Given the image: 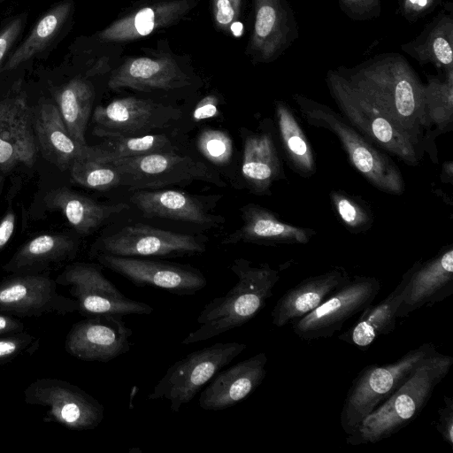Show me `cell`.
<instances>
[{
	"label": "cell",
	"mask_w": 453,
	"mask_h": 453,
	"mask_svg": "<svg viewBox=\"0 0 453 453\" xmlns=\"http://www.w3.org/2000/svg\"><path fill=\"white\" fill-rule=\"evenodd\" d=\"M230 270L237 277L234 286L223 296L209 302L196 319L198 327L181 344H192L216 337L252 319L265 306L280 280L279 271L267 263L253 265L236 258Z\"/></svg>",
	"instance_id": "cell-1"
},
{
	"label": "cell",
	"mask_w": 453,
	"mask_h": 453,
	"mask_svg": "<svg viewBox=\"0 0 453 453\" xmlns=\"http://www.w3.org/2000/svg\"><path fill=\"white\" fill-rule=\"evenodd\" d=\"M452 365L451 356L438 351L426 358L393 395L348 434L346 442L351 446L376 443L407 426L426 407Z\"/></svg>",
	"instance_id": "cell-2"
},
{
	"label": "cell",
	"mask_w": 453,
	"mask_h": 453,
	"mask_svg": "<svg viewBox=\"0 0 453 453\" xmlns=\"http://www.w3.org/2000/svg\"><path fill=\"white\" fill-rule=\"evenodd\" d=\"M296 102L309 125L327 129L336 135L353 166L373 187L393 195L404 191L401 172L388 153L371 143L341 114L301 96H296Z\"/></svg>",
	"instance_id": "cell-3"
},
{
	"label": "cell",
	"mask_w": 453,
	"mask_h": 453,
	"mask_svg": "<svg viewBox=\"0 0 453 453\" xmlns=\"http://www.w3.org/2000/svg\"><path fill=\"white\" fill-rule=\"evenodd\" d=\"M387 119L427 151L425 132L429 128L424 88L408 73L370 72L348 81Z\"/></svg>",
	"instance_id": "cell-4"
},
{
	"label": "cell",
	"mask_w": 453,
	"mask_h": 453,
	"mask_svg": "<svg viewBox=\"0 0 453 453\" xmlns=\"http://www.w3.org/2000/svg\"><path fill=\"white\" fill-rule=\"evenodd\" d=\"M141 51L121 57L107 81L111 90L173 92L199 83L189 57L175 53L167 39L157 41L156 48L145 47Z\"/></svg>",
	"instance_id": "cell-5"
},
{
	"label": "cell",
	"mask_w": 453,
	"mask_h": 453,
	"mask_svg": "<svg viewBox=\"0 0 453 453\" xmlns=\"http://www.w3.org/2000/svg\"><path fill=\"white\" fill-rule=\"evenodd\" d=\"M436 351L434 343L426 342L392 363L365 366L352 380L343 401L340 424L344 433L354 432L377 406L405 382L421 362Z\"/></svg>",
	"instance_id": "cell-6"
},
{
	"label": "cell",
	"mask_w": 453,
	"mask_h": 453,
	"mask_svg": "<svg viewBox=\"0 0 453 453\" xmlns=\"http://www.w3.org/2000/svg\"><path fill=\"white\" fill-rule=\"evenodd\" d=\"M331 91L342 116L377 148L408 165H418L425 149L387 119L347 81L331 79Z\"/></svg>",
	"instance_id": "cell-7"
},
{
	"label": "cell",
	"mask_w": 453,
	"mask_h": 453,
	"mask_svg": "<svg viewBox=\"0 0 453 453\" xmlns=\"http://www.w3.org/2000/svg\"><path fill=\"white\" fill-rule=\"evenodd\" d=\"M246 348V344L235 342H217L189 353L167 369L147 398L166 399L170 402V410L178 412Z\"/></svg>",
	"instance_id": "cell-8"
},
{
	"label": "cell",
	"mask_w": 453,
	"mask_h": 453,
	"mask_svg": "<svg viewBox=\"0 0 453 453\" xmlns=\"http://www.w3.org/2000/svg\"><path fill=\"white\" fill-rule=\"evenodd\" d=\"M120 173V186L132 189L162 188L172 184L201 180L219 187L226 184L220 175L205 163L175 152L111 158Z\"/></svg>",
	"instance_id": "cell-9"
},
{
	"label": "cell",
	"mask_w": 453,
	"mask_h": 453,
	"mask_svg": "<svg viewBox=\"0 0 453 453\" xmlns=\"http://www.w3.org/2000/svg\"><path fill=\"white\" fill-rule=\"evenodd\" d=\"M56 282L70 287L78 303V312L85 317L99 315H146L153 311L149 304L124 296L103 273V265L76 262L68 265Z\"/></svg>",
	"instance_id": "cell-10"
},
{
	"label": "cell",
	"mask_w": 453,
	"mask_h": 453,
	"mask_svg": "<svg viewBox=\"0 0 453 453\" xmlns=\"http://www.w3.org/2000/svg\"><path fill=\"white\" fill-rule=\"evenodd\" d=\"M24 397L27 404L46 408L45 421L71 430H93L104 418V407L98 400L65 380L37 379L27 387Z\"/></svg>",
	"instance_id": "cell-11"
},
{
	"label": "cell",
	"mask_w": 453,
	"mask_h": 453,
	"mask_svg": "<svg viewBox=\"0 0 453 453\" xmlns=\"http://www.w3.org/2000/svg\"><path fill=\"white\" fill-rule=\"evenodd\" d=\"M380 288L375 277L350 278L319 306L290 323L295 334L303 341L333 336L347 320L372 304Z\"/></svg>",
	"instance_id": "cell-12"
},
{
	"label": "cell",
	"mask_w": 453,
	"mask_h": 453,
	"mask_svg": "<svg viewBox=\"0 0 453 453\" xmlns=\"http://www.w3.org/2000/svg\"><path fill=\"white\" fill-rule=\"evenodd\" d=\"M206 241L205 236L134 224L102 238L95 243L92 253L133 257L188 256L203 253Z\"/></svg>",
	"instance_id": "cell-13"
},
{
	"label": "cell",
	"mask_w": 453,
	"mask_h": 453,
	"mask_svg": "<svg viewBox=\"0 0 453 453\" xmlns=\"http://www.w3.org/2000/svg\"><path fill=\"white\" fill-rule=\"evenodd\" d=\"M180 110L137 96L117 98L93 112L94 134L105 139L149 134L171 126Z\"/></svg>",
	"instance_id": "cell-14"
},
{
	"label": "cell",
	"mask_w": 453,
	"mask_h": 453,
	"mask_svg": "<svg viewBox=\"0 0 453 453\" xmlns=\"http://www.w3.org/2000/svg\"><path fill=\"white\" fill-rule=\"evenodd\" d=\"M200 0H142L127 9L93 38L99 42L125 47L184 19Z\"/></svg>",
	"instance_id": "cell-15"
},
{
	"label": "cell",
	"mask_w": 453,
	"mask_h": 453,
	"mask_svg": "<svg viewBox=\"0 0 453 453\" xmlns=\"http://www.w3.org/2000/svg\"><path fill=\"white\" fill-rule=\"evenodd\" d=\"M95 257L104 267L136 287H154L178 296H192L207 285L203 273L190 265L110 254Z\"/></svg>",
	"instance_id": "cell-16"
},
{
	"label": "cell",
	"mask_w": 453,
	"mask_h": 453,
	"mask_svg": "<svg viewBox=\"0 0 453 453\" xmlns=\"http://www.w3.org/2000/svg\"><path fill=\"white\" fill-rule=\"evenodd\" d=\"M57 286L56 280L44 273L13 274L0 282V312L40 317L77 311L76 300L59 294Z\"/></svg>",
	"instance_id": "cell-17"
},
{
	"label": "cell",
	"mask_w": 453,
	"mask_h": 453,
	"mask_svg": "<svg viewBox=\"0 0 453 453\" xmlns=\"http://www.w3.org/2000/svg\"><path fill=\"white\" fill-rule=\"evenodd\" d=\"M122 316L87 317L73 325L65 341V351L83 361L106 363L131 349L132 330Z\"/></svg>",
	"instance_id": "cell-18"
},
{
	"label": "cell",
	"mask_w": 453,
	"mask_h": 453,
	"mask_svg": "<svg viewBox=\"0 0 453 453\" xmlns=\"http://www.w3.org/2000/svg\"><path fill=\"white\" fill-rule=\"evenodd\" d=\"M38 144L34 116L22 96L0 101V170L9 172L36 160Z\"/></svg>",
	"instance_id": "cell-19"
},
{
	"label": "cell",
	"mask_w": 453,
	"mask_h": 453,
	"mask_svg": "<svg viewBox=\"0 0 453 453\" xmlns=\"http://www.w3.org/2000/svg\"><path fill=\"white\" fill-rule=\"evenodd\" d=\"M405 287L396 318L441 303L453 294V247H443L434 257L417 261Z\"/></svg>",
	"instance_id": "cell-20"
},
{
	"label": "cell",
	"mask_w": 453,
	"mask_h": 453,
	"mask_svg": "<svg viewBox=\"0 0 453 453\" xmlns=\"http://www.w3.org/2000/svg\"><path fill=\"white\" fill-rule=\"evenodd\" d=\"M265 353H257L218 372L201 392L199 406L204 411H222L246 399L266 376Z\"/></svg>",
	"instance_id": "cell-21"
},
{
	"label": "cell",
	"mask_w": 453,
	"mask_h": 453,
	"mask_svg": "<svg viewBox=\"0 0 453 453\" xmlns=\"http://www.w3.org/2000/svg\"><path fill=\"white\" fill-rule=\"evenodd\" d=\"M38 148L43 156L61 170L69 169L74 161H104L106 156L99 145H81L68 133L56 105L40 104L34 115Z\"/></svg>",
	"instance_id": "cell-22"
},
{
	"label": "cell",
	"mask_w": 453,
	"mask_h": 453,
	"mask_svg": "<svg viewBox=\"0 0 453 453\" xmlns=\"http://www.w3.org/2000/svg\"><path fill=\"white\" fill-rule=\"evenodd\" d=\"M349 279L344 268L334 267L303 280L276 302L271 312L273 324L282 327L301 319L319 306Z\"/></svg>",
	"instance_id": "cell-23"
},
{
	"label": "cell",
	"mask_w": 453,
	"mask_h": 453,
	"mask_svg": "<svg viewBox=\"0 0 453 453\" xmlns=\"http://www.w3.org/2000/svg\"><path fill=\"white\" fill-rule=\"evenodd\" d=\"M130 200L146 217L170 219L210 226H217L224 221L222 217L209 211L203 197L180 190L140 189L133 194Z\"/></svg>",
	"instance_id": "cell-24"
},
{
	"label": "cell",
	"mask_w": 453,
	"mask_h": 453,
	"mask_svg": "<svg viewBox=\"0 0 453 453\" xmlns=\"http://www.w3.org/2000/svg\"><path fill=\"white\" fill-rule=\"evenodd\" d=\"M242 225L228 234L223 244L239 242L260 245L305 244L315 232L292 226L278 219L269 210L249 203L241 209Z\"/></svg>",
	"instance_id": "cell-25"
},
{
	"label": "cell",
	"mask_w": 453,
	"mask_h": 453,
	"mask_svg": "<svg viewBox=\"0 0 453 453\" xmlns=\"http://www.w3.org/2000/svg\"><path fill=\"white\" fill-rule=\"evenodd\" d=\"M413 269L414 265L403 273L397 286L381 302L365 309L355 324L340 334L339 339L360 350H366L379 336L392 333L396 326V311Z\"/></svg>",
	"instance_id": "cell-26"
},
{
	"label": "cell",
	"mask_w": 453,
	"mask_h": 453,
	"mask_svg": "<svg viewBox=\"0 0 453 453\" xmlns=\"http://www.w3.org/2000/svg\"><path fill=\"white\" fill-rule=\"evenodd\" d=\"M77 251L78 242L67 234H41L22 245L3 269L13 274L42 273L52 265L73 258Z\"/></svg>",
	"instance_id": "cell-27"
},
{
	"label": "cell",
	"mask_w": 453,
	"mask_h": 453,
	"mask_svg": "<svg viewBox=\"0 0 453 453\" xmlns=\"http://www.w3.org/2000/svg\"><path fill=\"white\" fill-rule=\"evenodd\" d=\"M43 202L49 210L60 211L81 234H88L112 216L129 208L127 203L104 204L65 188L49 191Z\"/></svg>",
	"instance_id": "cell-28"
},
{
	"label": "cell",
	"mask_w": 453,
	"mask_h": 453,
	"mask_svg": "<svg viewBox=\"0 0 453 453\" xmlns=\"http://www.w3.org/2000/svg\"><path fill=\"white\" fill-rule=\"evenodd\" d=\"M242 174L251 192L269 193L284 172L273 136L270 132L252 133L243 142Z\"/></svg>",
	"instance_id": "cell-29"
},
{
	"label": "cell",
	"mask_w": 453,
	"mask_h": 453,
	"mask_svg": "<svg viewBox=\"0 0 453 453\" xmlns=\"http://www.w3.org/2000/svg\"><path fill=\"white\" fill-rule=\"evenodd\" d=\"M73 9V2L67 0L47 12L38 20L26 40L16 49L2 70L14 69L49 47L71 17Z\"/></svg>",
	"instance_id": "cell-30"
},
{
	"label": "cell",
	"mask_w": 453,
	"mask_h": 453,
	"mask_svg": "<svg viewBox=\"0 0 453 453\" xmlns=\"http://www.w3.org/2000/svg\"><path fill=\"white\" fill-rule=\"evenodd\" d=\"M275 117L281 146L287 160L298 174L308 177L315 173L313 150L292 111L282 103H277Z\"/></svg>",
	"instance_id": "cell-31"
},
{
	"label": "cell",
	"mask_w": 453,
	"mask_h": 453,
	"mask_svg": "<svg viewBox=\"0 0 453 453\" xmlns=\"http://www.w3.org/2000/svg\"><path fill=\"white\" fill-rule=\"evenodd\" d=\"M106 159L131 157L161 152H174L175 145L163 134L109 138L99 144ZM104 160V161H105Z\"/></svg>",
	"instance_id": "cell-32"
},
{
	"label": "cell",
	"mask_w": 453,
	"mask_h": 453,
	"mask_svg": "<svg viewBox=\"0 0 453 453\" xmlns=\"http://www.w3.org/2000/svg\"><path fill=\"white\" fill-rule=\"evenodd\" d=\"M255 2L254 28L247 52L261 60L269 58L273 48L272 35L276 30L278 12L273 0H255Z\"/></svg>",
	"instance_id": "cell-33"
},
{
	"label": "cell",
	"mask_w": 453,
	"mask_h": 453,
	"mask_svg": "<svg viewBox=\"0 0 453 453\" xmlns=\"http://www.w3.org/2000/svg\"><path fill=\"white\" fill-rule=\"evenodd\" d=\"M69 171L73 180L87 188L107 190L120 186V173L109 162L78 160L71 165Z\"/></svg>",
	"instance_id": "cell-34"
},
{
	"label": "cell",
	"mask_w": 453,
	"mask_h": 453,
	"mask_svg": "<svg viewBox=\"0 0 453 453\" xmlns=\"http://www.w3.org/2000/svg\"><path fill=\"white\" fill-rule=\"evenodd\" d=\"M330 198L338 217L349 231L363 232L372 226L373 217L370 209L357 197L342 190H334Z\"/></svg>",
	"instance_id": "cell-35"
},
{
	"label": "cell",
	"mask_w": 453,
	"mask_h": 453,
	"mask_svg": "<svg viewBox=\"0 0 453 453\" xmlns=\"http://www.w3.org/2000/svg\"><path fill=\"white\" fill-rule=\"evenodd\" d=\"M426 113L429 127L448 132L452 128L453 101L451 85L436 88H424Z\"/></svg>",
	"instance_id": "cell-36"
},
{
	"label": "cell",
	"mask_w": 453,
	"mask_h": 453,
	"mask_svg": "<svg viewBox=\"0 0 453 453\" xmlns=\"http://www.w3.org/2000/svg\"><path fill=\"white\" fill-rule=\"evenodd\" d=\"M200 152L215 165L226 164L233 153V143L229 135L220 130L205 129L198 136Z\"/></svg>",
	"instance_id": "cell-37"
},
{
	"label": "cell",
	"mask_w": 453,
	"mask_h": 453,
	"mask_svg": "<svg viewBox=\"0 0 453 453\" xmlns=\"http://www.w3.org/2000/svg\"><path fill=\"white\" fill-rule=\"evenodd\" d=\"M211 13L217 30L229 35L240 25L243 0H211Z\"/></svg>",
	"instance_id": "cell-38"
},
{
	"label": "cell",
	"mask_w": 453,
	"mask_h": 453,
	"mask_svg": "<svg viewBox=\"0 0 453 453\" xmlns=\"http://www.w3.org/2000/svg\"><path fill=\"white\" fill-rule=\"evenodd\" d=\"M39 341L26 332L0 338V365L8 363L23 354H32L38 349Z\"/></svg>",
	"instance_id": "cell-39"
},
{
	"label": "cell",
	"mask_w": 453,
	"mask_h": 453,
	"mask_svg": "<svg viewBox=\"0 0 453 453\" xmlns=\"http://www.w3.org/2000/svg\"><path fill=\"white\" fill-rule=\"evenodd\" d=\"M444 406L438 410V420L435 424L437 432L443 441L453 446V399L443 396Z\"/></svg>",
	"instance_id": "cell-40"
},
{
	"label": "cell",
	"mask_w": 453,
	"mask_h": 453,
	"mask_svg": "<svg viewBox=\"0 0 453 453\" xmlns=\"http://www.w3.org/2000/svg\"><path fill=\"white\" fill-rule=\"evenodd\" d=\"M24 24L25 17L19 16L12 20L0 33V65L22 31Z\"/></svg>",
	"instance_id": "cell-41"
},
{
	"label": "cell",
	"mask_w": 453,
	"mask_h": 453,
	"mask_svg": "<svg viewBox=\"0 0 453 453\" xmlns=\"http://www.w3.org/2000/svg\"><path fill=\"white\" fill-rule=\"evenodd\" d=\"M219 98L214 95H208L202 98L195 107L193 119L201 121L219 115Z\"/></svg>",
	"instance_id": "cell-42"
},
{
	"label": "cell",
	"mask_w": 453,
	"mask_h": 453,
	"mask_svg": "<svg viewBox=\"0 0 453 453\" xmlns=\"http://www.w3.org/2000/svg\"><path fill=\"white\" fill-rule=\"evenodd\" d=\"M16 224V216L12 211H8L0 221V250H2L12 238Z\"/></svg>",
	"instance_id": "cell-43"
},
{
	"label": "cell",
	"mask_w": 453,
	"mask_h": 453,
	"mask_svg": "<svg viewBox=\"0 0 453 453\" xmlns=\"http://www.w3.org/2000/svg\"><path fill=\"white\" fill-rule=\"evenodd\" d=\"M24 324L11 315L0 313V335L22 332Z\"/></svg>",
	"instance_id": "cell-44"
},
{
	"label": "cell",
	"mask_w": 453,
	"mask_h": 453,
	"mask_svg": "<svg viewBox=\"0 0 453 453\" xmlns=\"http://www.w3.org/2000/svg\"><path fill=\"white\" fill-rule=\"evenodd\" d=\"M434 52L436 58L444 65H449L452 62V50L449 42L438 37L434 41Z\"/></svg>",
	"instance_id": "cell-45"
},
{
	"label": "cell",
	"mask_w": 453,
	"mask_h": 453,
	"mask_svg": "<svg viewBox=\"0 0 453 453\" xmlns=\"http://www.w3.org/2000/svg\"><path fill=\"white\" fill-rule=\"evenodd\" d=\"M427 0H417V3L419 6H425L426 4Z\"/></svg>",
	"instance_id": "cell-46"
},
{
	"label": "cell",
	"mask_w": 453,
	"mask_h": 453,
	"mask_svg": "<svg viewBox=\"0 0 453 453\" xmlns=\"http://www.w3.org/2000/svg\"><path fill=\"white\" fill-rule=\"evenodd\" d=\"M4 186V178L0 175V196Z\"/></svg>",
	"instance_id": "cell-47"
},
{
	"label": "cell",
	"mask_w": 453,
	"mask_h": 453,
	"mask_svg": "<svg viewBox=\"0 0 453 453\" xmlns=\"http://www.w3.org/2000/svg\"><path fill=\"white\" fill-rule=\"evenodd\" d=\"M411 3H417V0H410Z\"/></svg>",
	"instance_id": "cell-48"
}]
</instances>
